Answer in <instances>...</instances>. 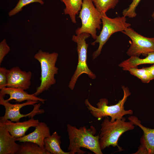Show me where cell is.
Returning <instances> with one entry per match:
<instances>
[{
  "instance_id": "cell-9",
  "label": "cell",
  "mask_w": 154,
  "mask_h": 154,
  "mask_svg": "<svg viewBox=\"0 0 154 154\" xmlns=\"http://www.w3.org/2000/svg\"><path fill=\"white\" fill-rule=\"evenodd\" d=\"M131 40V45L127 52L129 56L139 57L141 54L147 55L154 52V37H145L129 27L121 31Z\"/></svg>"
},
{
  "instance_id": "cell-23",
  "label": "cell",
  "mask_w": 154,
  "mask_h": 154,
  "mask_svg": "<svg viewBox=\"0 0 154 154\" xmlns=\"http://www.w3.org/2000/svg\"><path fill=\"white\" fill-rule=\"evenodd\" d=\"M141 0H133L129 7L124 9L122 12L123 16L129 18L135 17L137 15L135 9Z\"/></svg>"
},
{
  "instance_id": "cell-12",
  "label": "cell",
  "mask_w": 154,
  "mask_h": 154,
  "mask_svg": "<svg viewBox=\"0 0 154 154\" xmlns=\"http://www.w3.org/2000/svg\"><path fill=\"white\" fill-rule=\"evenodd\" d=\"M35 127L33 132L21 137L16 138V141L33 142L44 149V140L51 135L50 128L45 123L40 122Z\"/></svg>"
},
{
  "instance_id": "cell-13",
  "label": "cell",
  "mask_w": 154,
  "mask_h": 154,
  "mask_svg": "<svg viewBox=\"0 0 154 154\" xmlns=\"http://www.w3.org/2000/svg\"><path fill=\"white\" fill-rule=\"evenodd\" d=\"M16 138L0 122V154H18L20 145Z\"/></svg>"
},
{
  "instance_id": "cell-2",
  "label": "cell",
  "mask_w": 154,
  "mask_h": 154,
  "mask_svg": "<svg viewBox=\"0 0 154 154\" xmlns=\"http://www.w3.org/2000/svg\"><path fill=\"white\" fill-rule=\"evenodd\" d=\"M101 125L99 136V143L102 150L110 146L117 147L119 151L123 150L118 145V141L121 136L125 132L133 129L135 125L129 121H126L123 117L112 122L108 117H105Z\"/></svg>"
},
{
  "instance_id": "cell-21",
  "label": "cell",
  "mask_w": 154,
  "mask_h": 154,
  "mask_svg": "<svg viewBox=\"0 0 154 154\" xmlns=\"http://www.w3.org/2000/svg\"><path fill=\"white\" fill-rule=\"evenodd\" d=\"M96 8L101 13H106L108 10L114 9L119 0H92Z\"/></svg>"
},
{
  "instance_id": "cell-27",
  "label": "cell",
  "mask_w": 154,
  "mask_h": 154,
  "mask_svg": "<svg viewBox=\"0 0 154 154\" xmlns=\"http://www.w3.org/2000/svg\"><path fill=\"white\" fill-rule=\"evenodd\" d=\"M145 68L150 73L154 76V65L149 67H145Z\"/></svg>"
},
{
  "instance_id": "cell-18",
  "label": "cell",
  "mask_w": 154,
  "mask_h": 154,
  "mask_svg": "<svg viewBox=\"0 0 154 154\" xmlns=\"http://www.w3.org/2000/svg\"><path fill=\"white\" fill-rule=\"evenodd\" d=\"M61 0L65 5L64 14L69 16L72 23H76V16L78 14L81 9L83 0Z\"/></svg>"
},
{
  "instance_id": "cell-14",
  "label": "cell",
  "mask_w": 154,
  "mask_h": 154,
  "mask_svg": "<svg viewBox=\"0 0 154 154\" xmlns=\"http://www.w3.org/2000/svg\"><path fill=\"white\" fill-rule=\"evenodd\" d=\"M0 95L5 96L9 95V98L6 99L9 101L12 100H15L18 102L29 100H33L44 103L46 99L41 98L35 96L34 94H29L25 90L19 88L5 87L1 90Z\"/></svg>"
},
{
  "instance_id": "cell-25",
  "label": "cell",
  "mask_w": 154,
  "mask_h": 154,
  "mask_svg": "<svg viewBox=\"0 0 154 154\" xmlns=\"http://www.w3.org/2000/svg\"><path fill=\"white\" fill-rule=\"evenodd\" d=\"M8 69L4 67H0V89L6 87L7 82Z\"/></svg>"
},
{
  "instance_id": "cell-16",
  "label": "cell",
  "mask_w": 154,
  "mask_h": 154,
  "mask_svg": "<svg viewBox=\"0 0 154 154\" xmlns=\"http://www.w3.org/2000/svg\"><path fill=\"white\" fill-rule=\"evenodd\" d=\"M61 137L56 131L44 140V148L50 154H70L64 151L60 147Z\"/></svg>"
},
{
  "instance_id": "cell-8",
  "label": "cell",
  "mask_w": 154,
  "mask_h": 154,
  "mask_svg": "<svg viewBox=\"0 0 154 154\" xmlns=\"http://www.w3.org/2000/svg\"><path fill=\"white\" fill-rule=\"evenodd\" d=\"M87 33H83L76 35H74L72 40L77 44V50L78 55V62L76 70L70 82L68 87L73 90L77 79L83 74H87L89 77L93 79L95 75L89 68L87 64V52L88 44L86 40L90 37Z\"/></svg>"
},
{
  "instance_id": "cell-24",
  "label": "cell",
  "mask_w": 154,
  "mask_h": 154,
  "mask_svg": "<svg viewBox=\"0 0 154 154\" xmlns=\"http://www.w3.org/2000/svg\"><path fill=\"white\" fill-rule=\"evenodd\" d=\"M10 50V48L7 43L6 39H4L0 42V64Z\"/></svg>"
},
{
  "instance_id": "cell-7",
  "label": "cell",
  "mask_w": 154,
  "mask_h": 154,
  "mask_svg": "<svg viewBox=\"0 0 154 154\" xmlns=\"http://www.w3.org/2000/svg\"><path fill=\"white\" fill-rule=\"evenodd\" d=\"M101 14L102 29L95 40L91 43L92 45H94L96 43H99L98 48L93 54V59L100 54L103 46L112 35L117 32L123 31L131 25L130 23L126 22V18L123 16L111 18L107 16L106 13H102Z\"/></svg>"
},
{
  "instance_id": "cell-19",
  "label": "cell",
  "mask_w": 154,
  "mask_h": 154,
  "mask_svg": "<svg viewBox=\"0 0 154 154\" xmlns=\"http://www.w3.org/2000/svg\"><path fill=\"white\" fill-rule=\"evenodd\" d=\"M18 154H50L37 144L30 142H21Z\"/></svg>"
},
{
  "instance_id": "cell-28",
  "label": "cell",
  "mask_w": 154,
  "mask_h": 154,
  "mask_svg": "<svg viewBox=\"0 0 154 154\" xmlns=\"http://www.w3.org/2000/svg\"><path fill=\"white\" fill-rule=\"evenodd\" d=\"M151 16L154 19V11L153 12Z\"/></svg>"
},
{
  "instance_id": "cell-22",
  "label": "cell",
  "mask_w": 154,
  "mask_h": 154,
  "mask_svg": "<svg viewBox=\"0 0 154 154\" xmlns=\"http://www.w3.org/2000/svg\"><path fill=\"white\" fill-rule=\"evenodd\" d=\"M34 2L38 3L41 5L44 4L42 0H19L15 7L9 12V16L11 17L15 15L21 11L24 7Z\"/></svg>"
},
{
  "instance_id": "cell-15",
  "label": "cell",
  "mask_w": 154,
  "mask_h": 154,
  "mask_svg": "<svg viewBox=\"0 0 154 154\" xmlns=\"http://www.w3.org/2000/svg\"><path fill=\"white\" fill-rule=\"evenodd\" d=\"M128 119L134 125L138 126L142 130L143 135L141 138L144 142L148 154H154V129H150L143 125L136 116L129 117Z\"/></svg>"
},
{
  "instance_id": "cell-5",
  "label": "cell",
  "mask_w": 154,
  "mask_h": 154,
  "mask_svg": "<svg viewBox=\"0 0 154 154\" xmlns=\"http://www.w3.org/2000/svg\"><path fill=\"white\" fill-rule=\"evenodd\" d=\"M4 97L0 95V104L5 108L4 115L0 117V121L9 120L13 122L18 121L23 117L33 118L35 116L44 112L43 109H40L42 105L37 104L38 102L29 100L22 103L13 104L5 99Z\"/></svg>"
},
{
  "instance_id": "cell-1",
  "label": "cell",
  "mask_w": 154,
  "mask_h": 154,
  "mask_svg": "<svg viewBox=\"0 0 154 154\" xmlns=\"http://www.w3.org/2000/svg\"><path fill=\"white\" fill-rule=\"evenodd\" d=\"M69 139L68 150L70 154H83L85 152L81 148L91 151L95 154H102L99 143V135L95 136L96 130L91 126L89 129L85 126L79 128L70 124L67 125Z\"/></svg>"
},
{
  "instance_id": "cell-4",
  "label": "cell",
  "mask_w": 154,
  "mask_h": 154,
  "mask_svg": "<svg viewBox=\"0 0 154 154\" xmlns=\"http://www.w3.org/2000/svg\"><path fill=\"white\" fill-rule=\"evenodd\" d=\"M58 55L57 52L49 53L41 50L35 55L34 58L39 62L41 70L40 78L41 83L34 93L35 96L47 90L56 82L54 76L58 73V69L55 64Z\"/></svg>"
},
{
  "instance_id": "cell-17",
  "label": "cell",
  "mask_w": 154,
  "mask_h": 154,
  "mask_svg": "<svg viewBox=\"0 0 154 154\" xmlns=\"http://www.w3.org/2000/svg\"><path fill=\"white\" fill-rule=\"evenodd\" d=\"M146 57L140 58L138 57L131 56L121 62L119 66L123 70L128 71L131 68H137V66L142 64H154V52L148 53Z\"/></svg>"
},
{
  "instance_id": "cell-20",
  "label": "cell",
  "mask_w": 154,
  "mask_h": 154,
  "mask_svg": "<svg viewBox=\"0 0 154 154\" xmlns=\"http://www.w3.org/2000/svg\"><path fill=\"white\" fill-rule=\"evenodd\" d=\"M128 71L130 74L141 80L143 83H148L154 79V76L150 73L145 67L141 69H138L137 68H131Z\"/></svg>"
},
{
  "instance_id": "cell-10",
  "label": "cell",
  "mask_w": 154,
  "mask_h": 154,
  "mask_svg": "<svg viewBox=\"0 0 154 154\" xmlns=\"http://www.w3.org/2000/svg\"><path fill=\"white\" fill-rule=\"evenodd\" d=\"M7 87L29 89L31 84L32 73L22 70L18 66L13 67L7 71Z\"/></svg>"
},
{
  "instance_id": "cell-3",
  "label": "cell",
  "mask_w": 154,
  "mask_h": 154,
  "mask_svg": "<svg viewBox=\"0 0 154 154\" xmlns=\"http://www.w3.org/2000/svg\"><path fill=\"white\" fill-rule=\"evenodd\" d=\"M122 88L123 92V97L114 105L108 106V100L105 98H102L96 104L97 107H95L90 103L88 99H86L85 104L91 114L99 120L109 116L112 122L122 119L125 115L132 114L133 112L132 110H125L124 106L127 97L131 93L127 87L122 86Z\"/></svg>"
},
{
  "instance_id": "cell-6",
  "label": "cell",
  "mask_w": 154,
  "mask_h": 154,
  "mask_svg": "<svg viewBox=\"0 0 154 154\" xmlns=\"http://www.w3.org/2000/svg\"><path fill=\"white\" fill-rule=\"evenodd\" d=\"M78 17L81 20L82 25L76 30V35L87 33L95 40L98 36L97 29L101 28L102 14L96 8L92 0H83Z\"/></svg>"
},
{
  "instance_id": "cell-11",
  "label": "cell",
  "mask_w": 154,
  "mask_h": 154,
  "mask_svg": "<svg viewBox=\"0 0 154 154\" xmlns=\"http://www.w3.org/2000/svg\"><path fill=\"white\" fill-rule=\"evenodd\" d=\"M39 121L38 119L31 118L29 120L23 122H13L9 120L0 121L12 136L16 138L25 135L27 131L31 127H35Z\"/></svg>"
},
{
  "instance_id": "cell-26",
  "label": "cell",
  "mask_w": 154,
  "mask_h": 154,
  "mask_svg": "<svg viewBox=\"0 0 154 154\" xmlns=\"http://www.w3.org/2000/svg\"><path fill=\"white\" fill-rule=\"evenodd\" d=\"M141 145L138 148L137 152L133 154H148V153L144 142L143 139L141 138L140 139Z\"/></svg>"
}]
</instances>
